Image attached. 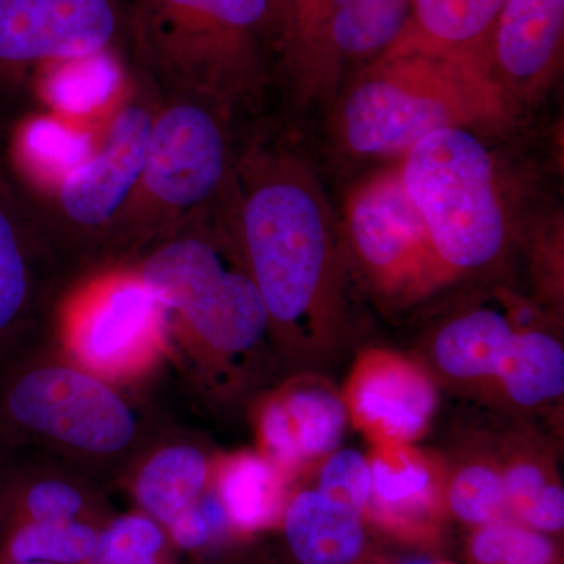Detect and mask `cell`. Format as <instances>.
I'll use <instances>...</instances> for the list:
<instances>
[{
	"instance_id": "6da1fadb",
	"label": "cell",
	"mask_w": 564,
	"mask_h": 564,
	"mask_svg": "<svg viewBox=\"0 0 564 564\" xmlns=\"http://www.w3.org/2000/svg\"><path fill=\"white\" fill-rule=\"evenodd\" d=\"M228 209L281 369L304 372L345 332L352 273L340 215L311 162L272 135L239 144Z\"/></svg>"
},
{
	"instance_id": "7a4b0ae2",
	"label": "cell",
	"mask_w": 564,
	"mask_h": 564,
	"mask_svg": "<svg viewBox=\"0 0 564 564\" xmlns=\"http://www.w3.org/2000/svg\"><path fill=\"white\" fill-rule=\"evenodd\" d=\"M122 270L135 274L158 303L170 367L203 403L252 402L281 372L269 314L234 231L228 198Z\"/></svg>"
},
{
	"instance_id": "3957f363",
	"label": "cell",
	"mask_w": 564,
	"mask_h": 564,
	"mask_svg": "<svg viewBox=\"0 0 564 564\" xmlns=\"http://www.w3.org/2000/svg\"><path fill=\"white\" fill-rule=\"evenodd\" d=\"M174 423L150 392L122 388L74 362L50 332L0 361V440L120 488L141 454Z\"/></svg>"
},
{
	"instance_id": "277c9868",
	"label": "cell",
	"mask_w": 564,
	"mask_h": 564,
	"mask_svg": "<svg viewBox=\"0 0 564 564\" xmlns=\"http://www.w3.org/2000/svg\"><path fill=\"white\" fill-rule=\"evenodd\" d=\"M278 0H129L124 55L161 91L239 115L276 76Z\"/></svg>"
},
{
	"instance_id": "5b68a950",
	"label": "cell",
	"mask_w": 564,
	"mask_h": 564,
	"mask_svg": "<svg viewBox=\"0 0 564 564\" xmlns=\"http://www.w3.org/2000/svg\"><path fill=\"white\" fill-rule=\"evenodd\" d=\"M519 107L480 57L383 54L361 66L337 104L336 135L359 158H402L434 131L508 124Z\"/></svg>"
},
{
	"instance_id": "8992f818",
	"label": "cell",
	"mask_w": 564,
	"mask_h": 564,
	"mask_svg": "<svg viewBox=\"0 0 564 564\" xmlns=\"http://www.w3.org/2000/svg\"><path fill=\"white\" fill-rule=\"evenodd\" d=\"M236 121L215 99L159 90L139 184L111 234L109 273L226 202L240 144Z\"/></svg>"
},
{
	"instance_id": "52a82bcc",
	"label": "cell",
	"mask_w": 564,
	"mask_h": 564,
	"mask_svg": "<svg viewBox=\"0 0 564 564\" xmlns=\"http://www.w3.org/2000/svg\"><path fill=\"white\" fill-rule=\"evenodd\" d=\"M399 165L448 281L480 272L503 254L510 221L496 162L477 132L445 128L429 133Z\"/></svg>"
},
{
	"instance_id": "ba28073f",
	"label": "cell",
	"mask_w": 564,
	"mask_h": 564,
	"mask_svg": "<svg viewBox=\"0 0 564 564\" xmlns=\"http://www.w3.org/2000/svg\"><path fill=\"white\" fill-rule=\"evenodd\" d=\"M159 90L135 74V91L101 151L54 188H28L74 284L109 273L111 234L139 184Z\"/></svg>"
},
{
	"instance_id": "9c48e42d",
	"label": "cell",
	"mask_w": 564,
	"mask_h": 564,
	"mask_svg": "<svg viewBox=\"0 0 564 564\" xmlns=\"http://www.w3.org/2000/svg\"><path fill=\"white\" fill-rule=\"evenodd\" d=\"M50 336L74 362L122 388L150 392L170 367L158 303L129 270L74 284Z\"/></svg>"
},
{
	"instance_id": "30bf717a",
	"label": "cell",
	"mask_w": 564,
	"mask_h": 564,
	"mask_svg": "<svg viewBox=\"0 0 564 564\" xmlns=\"http://www.w3.org/2000/svg\"><path fill=\"white\" fill-rule=\"evenodd\" d=\"M340 226L351 273L383 306H413L451 282L404 191L399 163L347 193Z\"/></svg>"
},
{
	"instance_id": "8fae6325",
	"label": "cell",
	"mask_w": 564,
	"mask_h": 564,
	"mask_svg": "<svg viewBox=\"0 0 564 564\" xmlns=\"http://www.w3.org/2000/svg\"><path fill=\"white\" fill-rule=\"evenodd\" d=\"M129 0H0V126L41 70L124 52Z\"/></svg>"
},
{
	"instance_id": "7c38bea8",
	"label": "cell",
	"mask_w": 564,
	"mask_h": 564,
	"mask_svg": "<svg viewBox=\"0 0 564 564\" xmlns=\"http://www.w3.org/2000/svg\"><path fill=\"white\" fill-rule=\"evenodd\" d=\"M73 285L32 193L0 163V361L50 332Z\"/></svg>"
},
{
	"instance_id": "4fadbf2b",
	"label": "cell",
	"mask_w": 564,
	"mask_h": 564,
	"mask_svg": "<svg viewBox=\"0 0 564 564\" xmlns=\"http://www.w3.org/2000/svg\"><path fill=\"white\" fill-rule=\"evenodd\" d=\"M348 423L343 392L310 370L289 375L252 400L256 451L291 480L336 452Z\"/></svg>"
},
{
	"instance_id": "5bb4252c",
	"label": "cell",
	"mask_w": 564,
	"mask_h": 564,
	"mask_svg": "<svg viewBox=\"0 0 564 564\" xmlns=\"http://www.w3.org/2000/svg\"><path fill=\"white\" fill-rule=\"evenodd\" d=\"M343 397L351 425L370 445L414 444L437 404L436 386L421 364L386 348L358 356Z\"/></svg>"
},
{
	"instance_id": "9a60e30c",
	"label": "cell",
	"mask_w": 564,
	"mask_h": 564,
	"mask_svg": "<svg viewBox=\"0 0 564 564\" xmlns=\"http://www.w3.org/2000/svg\"><path fill=\"white\" fill-rule=\"evenodd\" d=\"M564 0H505L481 61L511 101H532L562 63Z\"/></svg>"
},
{
	"instance_id": "2e32d148",
	"label": "cell",
	"mask_w": 564,
	"mask_h": 564,
	"mask_svg": "<svg viewBox=\"0 0 564 564\" xmlns=\"http://www.w3.org/2000/svg\"><path fill=\"white\" fill-rule=\"evenodd\" d=\"M540 314L532 304L510 295L470 304L443 323L432 340V359L455 383L491 386L514 337L533 328Z\"/></svg>"
},
{
	"instance_id": "e0dca14e",
	"label": "cell",
	"mask_w": 564,
	"mask_h": 564,
	"mask_svg": "<svg viewBox=\"0 0 564 564\" xmlns=\"http://www.w3.org/2000/svg\"><path fill=\"white\" fill-rule=\"evenodd\" d=\"M215 455L202 437L170 426L137 459L120 489L129 492L135 510L170 525L209 488Z\"/></svg>"
},
{
	"instance_id": "ac0fdd59",
	"label": "cell",
	"mask_w": 564,
	"mask_h": 564,
	"mask_svg": "<svg viewBox=\"0 0 564 564\" xmlns=\"http://www.w3.org/2000/svg\"><path fill=\"white\" fill-rule=\"evenodd\" d=\"M106 492L98 481L68 464L46 455L20 454L3 529L28 522L107 524L111 514Z\"/></svg>"
},
{
	"instance_id": "d6986e66",
	"label": "cell",
	"mask_w": 564,
	"mask_h": 564,
	"mask_svg": "<svg viewBox=\"0 0 564 564\" xmlns=\"http://www.w3.org/2000/svg\"><path fill=\"white\" fill-rule=\"evenodd\" d=\"M372 496L367 510L397 524H413L445 505L448 467L433 452L414 444L372 445Z\"/></svg>"
},
{
	"instance_id": "ffe728a7",
	"label": "cell",
	"mask_w": 564,
	"mask_h": 564,
	"mask_svg": "<svg viewBox=\"0 0 564 564\" xmlns=\"http://www.w3.org/2000/svg\"><path fill=\"white\" fill-rule=\"evenodd\" d=\"M505 0H413L402 33L384 54L480 57Z\"/></svg>"
},
{
	"instance_id": "44dd1931",
	"label": "cell",
	"mask_w": 564,
	"mask_h": 564,
	"mask_svg": "<svg viewBox=\"0 0 564 564\" xmlns=\"http://www.w3.org/2000/svg\"><path fill=\"white\" fill-rule=\"evenodd\" d=\"M362 513L317 489L289 496L282 513L285 543L300 564H351L364 549Z\"/></svg>"
},
{
	"instance_id": "7402d4cb",
	"label": "cell",
	"mask_w": 564,
	"mask_h": 564,
	"mask_svg": "<svg viewBox=\"0 0 564 564\" xmlns=\"http://www.w3.org/2000/svg\"><path fill=\"white\" fill-rule=\"evenodd\" d=\"M288 477L258 451L215 455L210 488L225 507L232 530L251 533L273 525L288 503Z\"/></svg>"
},
{
	"instance_id": "603a6c76",
	"label": "cell",
	"mask_w": 564,
	"mask_h": 564,
	"mask_svg": "<svg viewBox=\"0 0 564 564\" xmlns=\"http://www.w3.org/2000/svg\"><path fill=\"white\" fill-rule=\"evenodd\" d=\"M326 0H278L276 76L306 106L336 88L325 51Z\"/></svg>"
},
{
	"instance_id": "cb8c5ba5",
	"label": "cell",
	"mask_w": 564,
	"mask_h": 564,
	"mask_svg": "<svg viewBox=\"0 0 564 564\" xmlns=\"http://www.w3.org/2000/svg\"><path fill=\"white\" fill-rule=\"evenodd\" d=\"M491 386L521 410H534L562 399L564 348L558 337L543 326L518 333Z\"/></svg>"
},
{
	"instance_id": "d4e9b609",
	"label": "cell",
	"mask_w": 564,
	"mask_h": 564,
	"mask_svg": "<svg viewBox=\"0 0 564 564\" xmlns=\"http://www.w3.org/2000/svg\"><path fill=\"white\" fill-rule=\"evenodd\" d=\"M499 463L511 518L541 533L562 532L563 486L545 452L514 444L499 456Z\"/></svg>"
},
{
	"instance_id": "484cf974",
	"label": "cell",
	"mask_w": 564,
	"mask_h": 564,
	"mask_svg": "<svg viewBox=\"0 0 564 564\" xmlns=\"http://www.w3.org/2000/svg\"><path fill=\"white\" fill-rule=\"evenodd\" d=\"M104 525L66 521L6 527L0 534V564H87L95 554Z\"/></svg>"
},
{
	"instance_id": "4316f807",
	"label": "cell",
	"mask_w": 564,
	"mask_h": 564,
	"mask_svg": "<svg viewBox=\"0 0 564 564\" xmlns=\"http://www.w3.org/2000/svg\"><path fill=\"white\" fill-rule=\"evenodd\" d=\"M445 505L466 524L481 527L511 518L499 456L473 455L448 469Z\"/></svg>"
},
{
	"instance_id": "83f0119b",
	"label": "cell",
	"mask_w": 564,
	"mask_h": 564,
	"mask_svg": "<svg viewBox=\"0 0 564 564\" xmlns=\"http://www.w3.org/2000/svg\"><path fill=\"white\" fill-rule=\"evenodd\" d=\"M170 547L165 527L135 510L111 516L87 564H166Z\"/></svg>"
},
{
	"instance_id": "f1b7e54d",
	"label": "cell",
	"mask_w": 564,
	"mask_h": 564,
	"mask_svg": "<svg viewBox=\"0 0 564 564\" xmlns=\"http://www.w3.org/2000/svg\"><path fill=\"white\" fill-rule=\"evenodd\" d=\"M470 555L478 564H552L555 551L543 533L505 519L480 527Z\"/></svg>"
},
{
	"instance_id": "f546056e",
	"label": "cell",
	"mask_w": 564,
	"mask_h": 564,
	"mask_svg": "<svg viewBox=\"0 0 564 564\" xmlns=\"http://www.w3.org/2000/svg\"><path fill=\"white\" fill-rule=\"evenodd\" d=\"M411 2L413 0H326V21L364 40L384 43L403 31Z\"/></svg>"
},
{
	"instance_id": "4dcf8cb0",
	"label": "cell",
	"mask_w": 564,
	"mask_h": 564,
	"mask_svg": "<svg viewBox=\"0 0 564 564\" xmlns=\"http://www.w3.org/2000/svg\"><path fill=\"white\" fill-rule=\"evenodd\" d=\"M317 491L366 513L372 496L369 456L352 448H337L321 463Z\"/></svg>"
},
{
	"instance_id": "1f68e13d",
	"label": "cell",
	"mask_w": 564,
	"mask_h": 564,
	"mask_svg": "<svg viewBox=\"0 0 564 564\" xmlns=\"http://www.w3.org/2000/svg\"><path fill=\"white\" fill-rule=\"evenodd\" d=\"M172 547L188 554L202 552L232 530L225 507L214 489L204 491L191 508L165 527Z\"/></svg>"
},
{
	"instance_id": "d6a6232c",
	"label": "cell",
	"mask_w": 564,
	"mask_h": 564,
	"mask_svg": "<svg viewBox=\"0 0 564 564\" xmlns=\"http://www.w3.org/2000/svg\"><path fill=\"white\" fill-rule=\"evenodd\" d=\"M18 458H20V452L13 451L0 440V534L6 525L11 478H13Z\"/></svg>"
},
{
	"instance_id": "836d02e7",
	"label": "cell",
	"mask_w": 564,
	"mask_h": 564,
	"mask_svg": "<svg viewBox=\"0 0 564 564\" xmlns=\"http://www.w3.org/2000/svg\"><path fill=\"white\" fill-rule=\"evenodd\" d=\"M3 564H47V563L29 562V563H3Z\"/></svg>"
},
{
	"instance_id": "e575fe53",
	"label": "cell",
	"mask_w": 564,
	"mask_h": 564,
	"mask_svg": "<svg viewBox=\"0 0 564 564\" xmlns=\"http://www.w3.org/2000/svg\"><path fill=\"white\" fill-rule=\"evenodd\" d=\"M404 564H433V563H429V562H410V563H404Z\"/></svg>"
}]
</instances>
